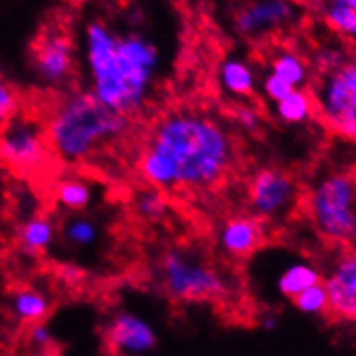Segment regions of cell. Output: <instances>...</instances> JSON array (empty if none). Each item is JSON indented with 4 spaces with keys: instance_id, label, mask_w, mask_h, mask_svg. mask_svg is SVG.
I'll use <instances>...</instances> for the list:
<instances>
[{
    "instance_id": "obj_1",
    "label": "cell",
    "mask_w": 356,
    "mask_h": 356,
    "mask_svg": "<svg viewBox=\"0 0 356 356\" xmlns=\"http://www.w3.org/2000/svg\"><path fill=\"white\" fill-rule=\"evenodd\" d=\"M239 162L238 133L227 119L195 105H177L154 119L136 155L143 184L174 196L209 195Z\"/></svg>"
},
{
    "instance_id": "obj_2",
    "label": "cell",
    "mask_w": 356,
    "mask_h": 356,
    "mask_svg": "<svg viewBox=\"0 0 356 356\" xmlns=\"http://www.w3.org/2000/svg\"><path fill=\"white\" fill-rule=\"evenodd\" d=\"M76 45L81 86L98 100L133 121L154 107L169 76V57L141 21L128 19V28H118L104 16H92Z\"/></svg>"
},
{
    "instance_id": "obj_3",
    "label": "cell",
    "mask_w": 356,
    "mask_h": 356,
    "mask_svg": "<svg viewBox=\"0 0 356 356\" xmlns=\"http://www.w3.org/2000/svg\"><path fill=\"white\" fill-rule=\"evenodd\" d=\"M43 122L54 161L83 167L100 161L128 140L134 121L78 85L52 97Z\"/></svg>"
},
{
    "instance_id": "obj_4",
    "label": "cell",
    "mask_w": 356,
    "mask_h": 356,
    "mask_svg": "<svg viewBox=\"0 0 356 356\" xmlns=\"http://www.w3.org/2000/svg\"><path fill=\"white\" fill-rule=\"evenodd\" d=\"M155 284L170 300L188 305L222 303L232 281L220 265L186 245L162 250L154 265Z\"/></svg>"
},
{
    "instance_id": "obj_5",
    "label": "cell",
    "mask_w": 356,
    "mask_h": 356,
    "mask_svg": "<svg viewBox=\"0 0 356 356\" xmlns=\"http://www.w3.org/2000/svg\"><path fill=\"white\" fill-rule=\"evenodd\" d=\"M301 212L325 243L356 250V174L346 169L315 174L303 188Z\"/></svg>"
},
{
    "instance_id": "obj_6",
    "label": "cell",
    "mask_w": 356,
    "mask_h": 356,
    "mask_svg": "<svg viewBox=\"0 0 356 356\" xmlns=\"http://www.w3.org/2000/svg\"><path fill=\"white\" fill-rule=\"evenodd\" d=\"M317 121L329 133L356 143V56L348 50L339 60L312 71L308 86Z\"/></svg>"
},
{
    "instance_id": "obj_7",
    "label": "cell",
    "mask_w": 356,
    "mask_h": 356,
    "mask_svg": "<svg viewBox=\"0 0 356 356\" xmlns=\"http://www.w3.org/2000/svg\"><path fill=\"white\" fill-rule=\"evenodd\" d=\"M246 213L265 227L288 224L301 210L303 186L289 169L281 165H261L253 170L245 184Z\"/></svg>"
},
{
    "instance_id": "obj_8",
    "label": "cell",
    "mask_w": 356,
    "mask_h": 356,
    "mask_svg": "<svg viewBox=\"0 0 356 356\" xmlns=\"http://www.w3.org/2000/svg\"><path fill=\"white\" fill-rule=\"evenodd\" d=\"M54 161L43 118L21 108L0 128V163L19 177H36Z\"/></svg>"
},
{
    "instance_id": "obj_9",
    "label": "cell",
    "mask_w": 356,
    "mask_h": 356,
    "mask_svg": "<svg viewBox=\"0 0 356 356\" xmlns=\"http://www.w3.org/2000/svg\"><path fill=\"white\" fill-rule=\"evenodd\" d=\"M30 72L35 85L52 97L78 86L79 57L76 40L63 28H47L31 45Z\"/></svg>"
},
{
    "instance_id": "obj_10",
    "label": "cell",
    "mask_w": 356,
    "mask_h": 356,
    "mask_svg": "<svg viewBox=\"0 0 356 356\" xmlns=\"http://www.w3.org/2000/svg\"><path fill=\"white\" fill-rule=\"evenodd\" d=\"M300 17L294 0H243L232 10L231 26L246 42H265L293 30Z\"/></svg>"
},
{
    "instance_id": "obj_11",
    "label": "cell",
    "mask_w": 356,
    "mask_h": 356,
    "mask_svg": "<svg viewBox=\"0 0 356 356\" xmlns=\"http://www.w3.org/2000/svg\"><path fill=\"white\" fill-rule=\"evenodd\" d=\"M267 229L250 213H234L217 226L216 246L229 260H246L264 248Z\"/></svg>"
},
{
    "instance_id": "obj_12",
    "label": "cell",
    "mask_w": 356,
    "mask_h": 356,
    "mask_svg": "<svg viewBox=\"0 0 356 356\" xmlns=\"http://www.w3.org/2000/svg\"><path fill=\"white\" fill-rule=\"evenodd\" d=\"M105 343L119 356H147L157 346V332L145 317L121 310L105 327Z\"/></svg>"
},
{
    "instance_id": "obj_13",
    "label": "cell",
    "mask_w": 356,
    "mask_h": 356,
    "mask_svg": "<svg viewBox=\"0 0 356 356\" xmlns=\"http://www.w3.org/2000/svg\"><path fill=\"white\" fill-rule=\"evenodd\" d=\"M329 315L356 322V250H343L324 270Z\"/></svg>"
},
{
    "instance_id": "obj_14",
    "label": "cell",
    "mask_w": 356,
    "mask_h": 356,
    "mask_svg": "<svg viewBox=\"0 0 356 356\" xmlns=\"http://www.w3.org/2000/svg\"><path fill=\"white\" fill-rule=\"evenodd\" d=\"M216 81L219 92L231 104L255 100L259 97L260 67L248 57L231 54L217 64Z\"/></svg>"
},
{
    "instance_id": "obj_15",
    "label": "cell",
    "mask_w": 356,
    "mask_h": 356,
    "mask_svg": "<svg viewBox=\"0 0 356 356\" xmlns=\"http://www.w3.org/2000/svg\"><path fill=\"white\" fill-rule=\"evenodd\" d=\"M264 71L277 76L293 90H308L312 83V65L308 54L289 43H274L264 57Z\"/></svg>"
},
{
    "instance_id": "obj_16",
    "label": "cell",
    "mask_w": 356,
    "mask_h": 356,
    "mask_svg": "<svg viewBox=\"0 0 356 356\" xmlns=\"http://www.w3.org/2000/svg\"><path fill=\"white\" fill-rule=\"evenodd\" d=\"M324 281V270L308 259L284 261L272 277V289L281 300L293 301L305 289Z\"/></svg>"
},
{
    "instance_id": "obj_17",
    "label": "cell",
    "mask_w": 356,
    "mask_h": 356,
    "mask_svg": "<svg viewBox=\"0 0 356 356\" xmlns=\"http://www.w3.org/2000/svg\"><path fill=\"white\" fill-rule=\"evenodd\" d=\"M59 241V222L47 213L28 217L16 229V245L26 257L47 255Z\"/></svg>"
},
{
    "instance_id": "obj_18",
    "label": "cell",
    "mask_w": 356,
    "mask_h": 356,
    "mask_svg": "<svg viewBox=\"0 0 356 356\" xmlns=\"http://www.w3.org/2000/svg\"><path fill=\"white\" fill-rule=\"evenodd\" d=\"M52 200L64 216L65 213H85L97 202V188L86 177L67 174L54 184Z\"/></svg>"
},
{
    "instance_id": "obj_19",
    "label": "cell",
    "mask_w": 356,
    "mask_h": 356,
    "mask_svg": "<svg viewBox=\"0 0 356 356\" xmlns=\"http://www.w3.org/2000/svg\"><path fill=\"white\" fill-rule=\"evenodd\" d=\"M104 229L90 213H65L59 222V241L76 252H90L100 246Z\"/></svg>"
},
{
    "instance_id": "obj_20",
    "label": "cell",
    "mask_w": 356,
    "mask_h": 356,
    "mask_svg": "<svg viewBox=\"0 0 356 356\" xmlns=\"http://www.w3.org/2000/svg\"><path fill=\"white\" fill-rule=\"evenodd\" d=\"M268 107L272 115L288 128H300L317 121V111L310 90H293L288 97Z\"/></svg>"
},
{
    "instance_id": "obj_21",
    "label": "cell",
    "mask_w": 356,
    "mask_h": 356,
    "mask_svg": "<svg viewBox=\"0 0 356 356\" xmlns=\"http://www.w3.org/2000/svg\"><path fill=\"white\" fill-rule=\"evenodd\" d=\"M131 209H133L134 216L148 226H161L172 216L169 195L157 190V188L147 186V184L138 188L133 193Z\"/></svg>"
},
{
    "instance_id": "obj_22",
    "label": "cell",
    "mask_w": 356,
    "mask_h": 356,
    "mask_svg": "<svg viewBox=\"0 0 356 356\" xmlns=\"http://www.w3.org/2000/svg\"><path fill=\"white\" fill-rule=\"evenodd\" d=\"M318 10L334 35L356 45V0H321Z\"/></svg>"
},
{
    "instance_id": "obj_23",
    "label": "cell",
    "mask_w": 356,
    "mask_h": 356,
    "mask_svg": "<svg viewBox=\"0 0 356 356\" xmlns=\"http://www.w3.org/2000/svg\"><path fill=\"white\" fill-rule=\"evenodd\" d=\"M50 307V298L42 289L19 288L10 296V312L21 324L33 325L45 322Z\"/></svg>"
},
{
    "instance_id": "obj_24",
    "label": "cell",
    "mask_w": 356,
    "mask_h": 356,
    "mask_svg": "<svg viewBox=\"0 0 356 356\" xmlns=\"http://www.w3.org/2000/svg\"><path fill=\"white\" fill-rule=\"evenodd\" d=\"M227 121L231 122L236 133L248 134V136H257L265 128L264 111L253 100L231 104Z\"/></svg>"
},
{
    "instance_id": "obj_25",
    "label": "cell",
    "mask_w": 356,
    "mask_h": 356,
    "mask_svg": "<svg viewBox=\"0 0 356 356\" xmlns=\"http://www.w3.org/2000/svg\"><path fill=\"white\" fill-rule=\"evenodd\" d=\"M291 303L300 314L308 315V317H324V315H329V296H327L324 281L305 289L303 293L294 298Z\"/></svg>"
},
{
    "instance_id": "obj_26",
    "label": "cell",
    "mask_w": 356,
    "mask_h": 356,
    "mask_svg": "<svg viewBox=\"0 0 356 356\" xmlns=\"http://www.w3.org/2000/svg\"><path fill=\"white\" fill-rule=\"evenodd\" d=\"M21 111V98L7 76L0 71V128Z\"/></svg>"
},
{
    "instance_id": "obj_27",
    "label": "cell",
    "mask_w": 356,
    "mask_h": 356,
    "mask_svg": "<svg viewBox=\"0 0 356 356\" xmlns=\"http://www.w3.org/2000/svg\"><path fill=\"white\" fill-rule=\"evenodd\" d=\"M30 343L38 350H47V348L52 346L54 334L45 322L30 325Z\"/></svg>"
},
{
    "instance_id": "obj_28",
    "label": "cell",
    "mask_w": 356,
    "mask_h": 356,
    "mask_svg": "<svg viewBox=\"0 0 356 356\" xmlns=\"http://www.w3.org/2000/svg\"><path fill=\"white\" fill-rule=\"evenodd\" d=\"M260 325H261V329L268 330V332H270V330L277 329L279 321H277V317L272 314V312H265V314L261 315V318H260Z\"/></svg>"
}]
</instances>
